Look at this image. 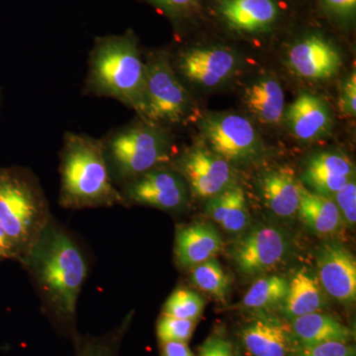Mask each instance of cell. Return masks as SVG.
<instances>
[{"label": "cell", "mask_w": 356, "mask_h": 356, "mask_svg": "<svg viewBox=\"0 0 356 356\" xmlns=\"http://www.w3.org/2000/svg\"><path fill=\"white\" fill-rule=\"evenodd\" d=\"M18 262L29 274L51 325L76 339L77 301L88 274V259L76 238L51 217Z\"/></svg>", "instance_id": "6da1fadb"}, {"label": "cell", "mask_w": 356, "mask_h": 356, "mask_svg": "<svg viewBox=\"0 0 356 356\" xmlns=\"http://www.w3.org/2000/svg\"><path fill=\"white\" fill-rule=\"evenodd\" d=\"M58 204L69 210L124 205L121 192L110 178L102 140L65 133L60 153Z\"/></svg>", "instance_id": "7a4b0ae2"}, {"label": "cell", "mask_w": 356, "mask_h": 356, "mask_svg": "<svg viewBox=\"0 0 356 356\" xmlns=\"http://www.w3.org/2000/svg\"><path fill=\"white\" fill-rule=\"evenodd\" d=\"M146 64L133 31L97 37L89 54L84 93L113 98L139 112Z\"/></svg>", "instance_id": "3957f363"}, {"label": "cell", "mask_w": 356, "mask_h": 356, "mask_svg": "<svg viewBox=\"0 0 356 356\" xmlns=\"http://www.w3.org/2000/svg\"><path fill=\"white\" fill-rule=\"evenodd\" d=\"M102 143L110 178L116 187L168 165L173 159L172 140L168 131L143 119L114 129Z\"/></svg>", "instance_id": "277c9868"}, {"label": "cell", "mask_w": 356, "mask_h": 356, "mask_svg": "<svg viewBox=\"0 0 356 356\" xmlns=\"http://www.w3.org/2000/svg\"><path fill=\"white\" fill-rule=\"evenodd\" d=\"M51 218L48 200L35 175L26 168L0 166V226L17 248L19 259L38 240Z\"/></svg>", "instance_id": "5b68a950"}, {"label": "cell", "mask_w": 356, "mask_h": 356, "mask_svg": "<svg viewBox=\"0 0 356 356\" xmlns=\"http://www.w3.org/2000/svg\"><path fill=\"white\" fill-rule=\"evenodd\" d=\"M145 64L146 79L138 112L140 118L161 126L185 123L193 111V100L178 79L168 56L152 54Z\"/></svg>", "instance_id": "8992f818"}, {"label": "cell", "mask_w": 356, "mask_h": 356, "mask_svg": "<svg viewBox=\"0 0 356 356\" xmlns=\"http://www.w3.org/2000/svg\"><path fill=\"white\" fill-rule=\"evenodd\" d=\"M199 129L202 144L232 165L250 163L264 152L261 136L242 115L209 113L201 119Z\"/></svg>", "instance_id": "52a82bcc"}, {"label": "cell", "mask_w": 356, "mask_h": 356, "mask_svg": "<svg viewBox=\"0 0 356 356\" xmlns=\"http://www.w3.org/2000/svg\"><path fill=\"white\" fill-rule=\"evenodd\" d=\"M172 168L197 198L208 200L238 185L233 165L203 144L185 149L172 161Z\"/></svg>", "instance_id": "ba28073f"}, {"label": "cell", "mask_w": 356, "mask_h": 356, "mask_svg": "<svg viewBox=\"0 0 356 356\" xmlns=\"http://www.w3.org/2000/svg\"><path fill=\"white\" fill-rule=\"evenodd\" d=\"M290 247L284 229L262 225L248 231L235 243L232 257L241 273L257 275L280 266L289 254Z\"/></svg>", "instance_id": "9c48e42d"}, {"label": "cell", "mask_w": 356, "mask_h": 356, "mask_svg": "<svg viewBox=\"0 0 356 356\" xmlns=\"http://www.w3.org/2000/svg\"><path fill=\"white\" fill-rule=\"evenodd\" d=\"M124 205L139 204L165 211L184 207L188 199V186L184 177L165 165L154 168L134 178L121 189Z\"/></svg>", "instance_id": "30bf717a"}, {"label": "cell", "mask_w": 356, "mask_h": 356, "mask_svg": "<svg viewBox=\"0 0 356 356\" xmlns=\"http://www.w3.org/2000/svg\"><path fill=\"white\" fill-rule=\"evenodd\" d=\"M214 11L227 29L248 36L273 31L282 14L278 0H215Z\"/></svg>", "instance_id": "8fae6325"}, {"label": "cell", "mask_w": 356, "mask_h": 356, "mask_svg": "<svg viewBox=\"0 0 356 356\" xmlns=\"http://www.w3.org/2000/svg\"><path fill=\"white\" fill-rule=\"evenodd\" d=\"M287 63L297 76L309 81H325L336 76L341 57L331 41L318 33H310L290 47Z\"/></svg>", "instance_id": "7c38bea8"}, {"label": "cell", "mask_w": 356, "mask_h": 356, "mask_svg": "<svg viewBox=\"0 0 356 356\" xmlns=\"http://www.w3.org/2000/svg\"><path fill=\"white\" fill-rule=\"evenodd\" d=\"M177 65L192 83L210 88L224 83L235 74L238 58L226 48L193 47L179 54Z\"/></svg>", "instance_id": "4fadbf2b"}, {"label": "cell", "mask_w": 356, "mask_h": 356, "mask_svg": "<svg viewBox=\"0 0 356 356\" xmlns=\"http://www.w3.org/2000/svg\"><path fill=\"white\" fill-rule=\"evenodd\" d=\"M317 277L325 293L343 304L356 299V261L348 248L325 243L317 255Z\"/></svg>", "instance_id": "5bb4252c"}, {"label": "cell", "mask_w": 356, "mask_h": 356, "mask_svg": "<svg viewBox=\"0 0 356 356\" xmlns=\"http://www.w3.org/2000/svg\"><path fill=\"white\" fill-rule=\"evenodd\" d=\"M288 129L296 139L314 142L331 131L332 119L327 103L315 95L302 91L285 110L283 117Z\"/></svg>", "instance_id": "9a60e30c"}, {"label": "cell", "mask_w": 356, "mask_h": 356, "mask_svg": "<svg viewBox=\"0 0 356 356\" xmlns=\"http://www.w3.org/2000/svg\"><path fill=\"white\" fill-rule=\"evenodd\" d=\"M303 178L314 192L332 198L341 187L355 179V165L344 154L322 152L309 159Z\"/></svg>", "instance_id": "2e32d148"}, {"label": "cell", "mask_w": 356, "mask_h": 356, "mask_svg": "<svg viewBox=\"0 0 356 356\" xmlns=\"http://www.w3.org/2000/svg\"><path fill=\"white\" fill-rule=\"evenodd\" d=\"M301 182L288 165H277L261 173L259 189L264 206L280 218L297 214Z\"/></svg>", "instance_id": "e0dca14e"}, {"label": "cell", "mask_w": 356, "mask_h": 356, "mask_svg": "<svg viewBox=\"0 0 356 356\" xmlns=\"http://www.w3.org/2000/svg\"><path fill=\"white\" fill-rule=\"evenodd\" d=\"M222 248V236L212 225L193 222L179 227L175 233V259L182 268L191 269L212 259Z\"/></svg>", "instance_id": "ac0fdd59"}, {"label": "cell", "mask_w": 356, "mask_h": 356, "mask_svg": "<svg viewBox=\"0 0 356 356\" xmlns=\"http://www.w3.org/2000/svg\"><path fill=\"white\" fill-rule=\"evenodd\" d=\"M243 346L254 356H291L293 334L276 318H257L243 330Z\"/></svg>", "instance_id": "d6986e66"}, {"label": "cell", "mask_w": 356, "mask_h": 356, "mask_svg": "<svg viewBox=\"0 0 356 356\" xmlns=\"http://www.w3.org/2000/svg\"><path fill=\"white\" fill-rule=\"evenodd\" d=\"M243 102L252 116L266 125H278L283 120L285 98L282 86L274 76H264L248 86Z\"/></svg>", "instance_id": "ffe728a7"}, {"label": "cell", "mask_w": 356, "mask_h": 356, "mask_svg": "<svg viewBox=\"0 0 356 356\" xmlns=\"http://www.w3.org/2000/svg\"><path fill=\"white\" fill-rule=\"evenodd\" d=\"M297 214L301 221L318 236L337 235L344 224L334 199L310 191L303 184L300 187Z\"/></svg>", "instance_id": "44dd1931"}, {"label": "cell", "mask_w": 356, "mask_h": 356, "mask_svg": "<svg viewBox=\"0 0 356 356\" xmlns=\"http://www.w3.org/2000/svg\"><path fill=\"white\" fill-rule=\"evenodd\" d=\"M325 291L317 275L303 267L289 281L287 296L281 309L287 318L293 320L320 312L325 306Z\"/></svg>", "instance_id": "7402d4cb"}, {"label": "cell", "mask_w": 356, "mask_h": 356, "mask_svg": "<svg viewBox=\"0 0 356 356\" xmlns=\"http://www.w3.org/2000/svg\"><path fill=\"white\" fill-rule=\"evenodd\" d=\"M292 334L300 346H314L327 341L348 343L353 332L336 318L316 312L293 318Z\"/></svg>", "instance_id": "603a6c76"}, {"label": "cell", "mask_w": 356, "mask_h": 356, "mask_svg": "<svg viewBox=\"0 0 356 356\" xmlns=\"http://www.w3.org/2000/svg\"><path fill=\"white\" fill-rule=\"evenodd\" d=\"M205 211L213 221L229 233H242L250 224L245 192L238 185L208 199Z\"/></svg>", "instance_id": "cb8c5ba5"}, {"label": "cell", "mask_w": 356, "mask_h": 356, "mask_svg": "<svg viewBox=\"0 0 356 356\" xmlns=\"http://www.w3.org/2000/svg\"><path fill=\"white\" fill-rule=\"evenodd\" d=\"M289 281L280 275H268L255 281L243 300V305L252 310H268L282 306Z\"/></svg>", "instance_id": "d4e9b609"}, {"label": "cell", "mask_w": 356, "mask_h": 356, "mask_svg": "<svg viewBox=\"0 0 356 356\" xmlns=\"http://www.w3.org/2000/svg\"><path fill=\"white\" fill-rule=\"evenodd\" d=\"M128 320L99 336L79 334L72 339L74 356H119L122 339L125 334Z\"/></svg>", "instance_id": "484cf974"}, {"label": "cell", "mask_w": 356, "mask_h": 356, "mask_svg": "<svg viewBox=\"0 0 356 356\" xmlns=\"http://www.w3.org/2000/svg\"><path fill=\"white\" fill-rule=\"evenodd\" d=\"M191 280L198 289L209 293L216 299L225 300L229 292V278L216 259L191 268Z\"/></svg>", "instance_id": "4316f807"}, {"label": "cell", "mask_w": 356, "mask_h": 356, "mask_svg": "<svg viewBox=\"0 0 356 356\" xmlns=\"http://www.w3.org/2000/svg\"><path fill=\"white\" fill-rule=\"evenodd\" d=\"M204 307L205 302L200 295L188 288L179 287L166 300L163 315L196 321L202 315Z\"/></svg>", "instance_id": "83f0119b"}, {"label": "cell", "mask_w": 356, "mask_h": 356, "mask_svg": "<svg viewBox=\"0 0 356 356\" xmlns=\"http://www.w3.org/2000/svg\"><path fill=\"white\" fill-rule=\"evenodd\" d=\"M161 11L173 24L192 22L202 13V0H144Z\"/></svg>", "instance_id": "f1b7e54d"}, {"label": "cell", "mask_w": 356, "mask_h": 356, "mask_svg": "<svg viewBox=\"0 0 356 356\" xmlns=\"http://www.w3.org/2000/svg\"><path fill=\"white\" fill-rule=\"evenodd\" d=\"M195 325L196 321L184 320L161 314L156 325V334L161 343L168 341L187 343L193 334Z\"/></svg>", "instance_id": "f546056e"}, {"label": "cell", "mask_w": 356, "mask_h": 356, "mask_svg": "<svg viewBox=\"0 0 356 356\" xmlns=\"http://www.w3.org/2000/svg\"><path fill=\"white\" fill-rule=\"evenodd\" d=\"M291 356H355L353 346L343 341H327L314 346H300Z\"/></svg>", "instance_id": "4dcf8cb0"}, {"label": "cell", "mask_w": 356, "mask_h": 356, "mask_svg": "<svg viewBox=\"0 0 356 356\" xmlns=\"http://www.w3.org/2000/svg\"><path fill=\"white\" fill-rule=\"evenodd\" d=\"M336 202L341 218L346 226H355L356 222V184L355 179L351 180L341 187L332 197Z\"/></svg>", "instance_id": "1f68e13d"}, {"label": "cell", "mask_w": 356, "mask_h": 356, "mask_svg": "<svg viewBox=\"0 0 356 356\" xmlns=\"http://www.w3.org/2000/svg\"><path fill=\"white\" fill-rule=\"evenodd\" d=\"M321 8L332 20L341 25L355 22L356 0H318Z\"/></svg>", "instance_id": "d6a6232c"}, {"label": "cell", "mask_w": 356, "mask_h": 356, "mask_svg": "<svg viewBox=\"0 0 356 356\" xmlns=\"http://www.w3.org/2000/svg\"><path fill=\"white\" fill-rule=\"evenodd\" d=\"M339 107L341 112L348 116L355 117L356 114V76L355 72L350 74L341 86L339 95Z\"/></svg>", "instance_id": "836d02e7"}, {"label": "cell", "mask_w": 356, "mask_h": 356, "mask_svg": "<svg viewBox=\"0 0 356 356\" xmlns=\"http://www.w3.org/2000/svg\"><path fill=\"white\" fill-rule=\"evenodd\" d=\"M199 356H234L233 346L221 337H211L200 348Z\"/></svg>", "instance_id": "e575fe53"}, {"label": "cell", "mask_w": 356, "mask_h": 356, "mask_svg": "<svg viewBox=\"0 0 356 356\" xmlns=\"http://www.w3.org/2000/svg\"><path fill=\"white\" fill-rule=\"evenodd\" d=\"M18 259H19V252H18L17 248L0 226V261H4V259L18 261Z\"/></svg>", "instance_id": "d590c367"}, {"label": "cell", "mask_w": 356, "mask_h": 356, "mask_svg": "<svg viewBox=\"0 0 356 356\" xmlns=\"http://www.w3.org/2000/svg\"><path fill=\"white\" fill-rule=\"evenodd\" d=\"M161 346V356H193L187 343L168 341Z\"/></svg>", "instance_id": "8d00e7d4"}]
</instances>
